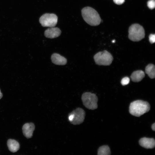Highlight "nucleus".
Masks as SVG:
<instances>
[{"label":"nucleus","instance_id":"obj_4","mask_svg":"<svg viewBox=\"0 0 155 155\" xmlns=\"http://www.w3.org/2000/svg\"><path fill=\"white\" fill-rule=\"evenodd\" d=\"M81 99L83 105L87 108L92 110L97 108L98 98L95 94L84 92L82 94Z\"/></svg>","mask_w":155,"mask_h":155},{"label":"nucleus","instance_id":"obj_19","mask_svg":"<svg viewBox=\"0 0 155 155\" xmlns=\"http://www.w3.org/2000/svg\"><path fill=\"white\" fill-rule=\"evenodd\" d=\"M113 1L116 4L118 5H121L125 2V0H113Z\"/></svg>","mask_w":155,"mask_h":155},{"label":"nucleus","instance_id":"obj_21","mask_svg":"<svg viewBox=\"0 0 155 155\" xmlns=\"http://www.w3.org/2000/svg\"><path fill=\"white\" fill-rule=\"evenodd\" d=\"M3 96V94L1 92V90H0V99H1Z\"/></svg>","mask_w":155,"mask_h":155},{"label":"nucleus","instance_id":"obj_8","mask_svg":"<svg viewBox=\"0 0 155 155\" xmlns=\"http://www.w3.org/2000/svg\"><path fill=\"white\" fill-rule=\"evenodd\" d=\"M35 128L34 125L32 123H27L25 124L22 127L24 135L27 138H31Z\"/></svg>","mask_w":155,"mask_h":155},{"label":"nucleus","instance_id":"obj_10","mask_svg":"<svg viewBox=\"0 0 155 155\" xmlns=\"http://www.w3.org/2000/svg\"><path fill=\"white\" fill-rule=\"evenodd\" d=\"M140 145L146 149L154 148L155 145V141L153 138L144 137L141 138L139 141Z\"/></svg>","mask_w":155,"mask_h":155},{"label":"nucleus","instance_id":"obj_9","mask_svg":"<svg viewBox=\"0 0 155 155\" xmlns=\"http://www.w3.org/2000/svg\"><path fill=\"white\" fill-rule=\"evenodd\" d=\"M61 31L58 28L50 27L44 31L45 36L48 38H53L59 36L61 34Z\"/></svg>","mask_w":155,"mask_h":155},{"label":"nucleus","instance_id":"obj_11","mask_svg":"<svg viewBox=\"0 0 155 155\" xmlns=\"http://www.w3.org/2000/svg\"><path fill=\"white\" fill-rule=\"evenodd\" d=\"M51 59L54 64L58 65H64L67 62V59L57 53H54L51 56Z\"/></svg>","mask_w":155,"mask_h":155},{"label":"nucleus","instance_id":"obj_7","mask_svg":"<svg viewBox=\"0 0 155 155\" xmlns=\"http://www.w3.org/2000/svg\"><path fill=\"white\" fill-rule=\"evenodd\" d=\"M70 114L73 116L72 120L70 121L73 125H79L84 121L85 116V112L82 108H78L73 111Z\"/></svg>","mask_w":155,"mask_h":155},{"label":"nucleus","instance_id":"obj_16","mask_svg":"<svg viewBox=\"0 0 155 155\" xmlns=\"http://www.w3.org/2000/svg\"><path fill=\"white\" fill-rule=\"evenodd\" d=\"M147 6L149 8L151 9H154L155 6V0H150L148 1Z\"/></svg>","mask_w":155,"mask_h":155},{"label":"nucleus","instance_id":"obj_3","mask_svg":"<svg viewBox=\"0 0 155 155\" xmlns=\"http://www.w3.org/2000/svg\"><path fill=\"white\" fill-rule=\"evenodd\" d=\"M128 37L131 41H139L144 38L145 33L143 27L137 24H133L129 28Z\"/></svg>","mask_w":155,"mask_h":155},{"label":"nucleus","instance_id":"obj_1","mask_svg":"<svg viewBox=\"0 0 155 155\" xmlns=\"http://www.w3.org/2000/svg\"><path fill=\"white\" fill-rule=\"evenodd\" d=\"M82 16L84 21L92 26H97L101 22V19L98 12L89 7L83 8L82 10Z\"/></svg>","mask_w":155,"mask_h":155},{"label":"nucleus","instance_id":"obj_12","mask_svg":"<svg viewBox=\"0 0 155 155\" xmlns=\"http://www.w3.org/2000/svg\"><path fill=\"white\" fill-rule=\"evenodd\" d=\"M7 143L9 150L12 152H16L19 149V143L14 140L9 139L7 140Z\"/></svg>","mask_w":155,"mask_h":155},{"label":"nucleus","instance_id":"obj_17","mask_svg":"<svg viewBox=\"0 0 155 155\" xmlns=\"http://www.w3.org/2000/svg\"><path fill=\"white\" fill-rule=\"evenodd\" d=\"M130 79L128 77H126L123 78L121 80V83L123 86L128 84L129 82Z\"/></svg>","mask_w":155,"mask_h":155},{"label":"nucleus","instance_id":"obj_20","mask_svg":"<svg viewBox=\"0 0 155 155\" xmlns=\"http://www.w3.org/2000/svg\"><path fill=\"white\" fill-rule=\"evenodd\" d=\"M152 129V130L154 131H155V123H153L151 127Z\"/></svg>","mask_w":155,"mask_h":155},{"label":"nucleus","instance_id":"obj_2","mask_svg":"<svg viewBox=\"0 0 155 155\" xmlns=\"http://www.w3.org/2000/svg\"><path fill=\"white\" fill-rule=\"evenodd\" d=\"M150 106L146 101L137 100L131 102L129 107V112L132 115L139 117L150 110Z\"/></svg>","mask_w":155,"mask_h":155},{"label":"nucleus","instance_id":"obj_15","mask_svg":"<svg viewBox=\"0 0 155 155\" xmlns=\"http://www.w3.org/2000/svg\"><path fill=\"white\" fill-rule=\"evenodd\" d=\"M111 154L110 149L108 146H102L98 150L97 154L98 155H109Z\"/></svg>","mask_w":155,"mask_h":155},{"label":"nucleus","instance_id":"obj_14","mask_svg":"<svg viewBox=\"0 0 155 155\" xmlns=\"http://www.w3.org/2000/svg\"><path fill=\"white\" fill-rule=\"evenodd\" d=\"M145 72L149 77L151 79L155 77V67L154 65L150 64L146 67Z\"/></svg>","mask_w":155,"mask_h":155},{"label":"nucleus","instance_id":"obj_6","mask_svg":"<svg viewBox=\"0 0 155 155\" xmlns=\"http://www.w3.org/2000/svg\"><path fill=\"white\" fill-rule=\"evenodd\" d=\"M58 17L54 13H46L39 19V22L43 27H55L57 23Z\"/></svg>","mask_w":155,"mask_h":155},{"label":"nucleus","instance_id":"obj_13","mask_svg":"<svg viewBox=\"0 0 155 155\" xmlns=\"http://www.w3.org/2000/svg\"><path fill=\"white\" fill-rule=\"evenodd\" d=\"M144 72L141 70L135 71L133 72L131 76V80L134 82H138L144 77Z\"/></svg>","mask_w":155,"mask_h":155},{"label":"nucleus","instance_id":"obj_22","mask_svg":"<svg viewBox=\"0 0 155 155\" xmlns=\"http://www.w3.org/2000/svg\"><path fill=\"white\" fill-rule=\"evenodd\" d=\"M112 42L113 43H114L115 42V40H113V41H112Z\"/></svg>","mask_w":155,"mask_h":155},{"label":"nucleus","instance_id":"obj_5","mask_svg":"<svg viewBox=\"0 0 155 155\" xmlns=\"http://www.w3.org/2000/svg\"><path fill=\"white\" fill-rule=\"evenodd\" d=\"M94 59L96 64L103 65H110L113 60L112 55L107 51L96 53L94 56Z\"/></svg>","mask_w":155,"mask_h":155},{"label":"nucleus","instance_id":"obj_18","mask_svg":"<svg viewBox=\"0 0 155 155\" xmlns=\"http://www.w3.org/2000/svg\"><path fill=\"white\" fill-rule=\"evenodd\" d=\"M149 41L151 44H153L155 41V35L154 34H151L149 36Z\"/></svg>","mask_w":155,"mask_h":155}]
</instances>
